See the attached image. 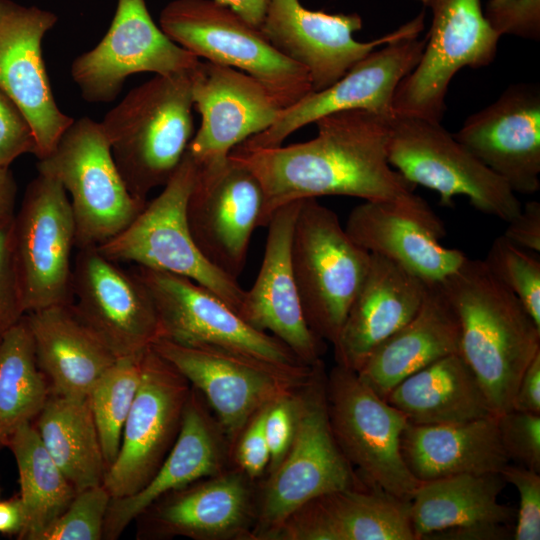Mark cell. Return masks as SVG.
I'll list each match as a JSON object with an SVG mask.
<instances>
[{"label":"cell","instance_id":"1","mask_svg":"<svg viewBox=\"0 0 540 540\" xmlns=\"http://www.w3.org/2000/svg\"><path fill=\"white\" fill-rule=\"evenodd\" d=\"M392 116L345 110L316 120L317 135L308 141L235 147L229 155L245 165L263 189L264 226L278 208L297 200L339 195L378 201L413 195L416 186L387 158Z\"/></svg>","mask_w":540,"mask_h":540},{"label":"cell","instance_id":"2","mask_svg":"<svg viewBox=\"0 0 540 540\" xmlns=\"http://www.w3.org/2000/svg\"><path fill=\"white\" fill-rule=\"evenodd\" d=\"M439 284L457 318L459 354L480 382L493 414L511 410L520 379L540 352V327L483 260L466 257Z\"/></svg>","mask_w":540,"mask_h":540},{"label":"cell","instance_id":"3","mask_svg":"<svg viewBox=\"0 0 540 540\" xmlns=\"http://www.w3.org/2000/svg\"><path fill=\"white\" fill-rule=\"evenodd\" d=\"M191 72L156 75L130 90L101 122L116 167L139 199L169 181L193 137Z\"/></svg>","mask_w":540,"mask_h":540},{"label":"cell","instance_id":"4","mask_svg":"<svg viewBox=\"0 0 540 540\" xmlns=\"http://www.w3.org/2000/svg\"><path fill=\"white\" fill-rule=\"evenodd\" d=\"M355 487L365 486L333 436L321 362L297 391L294 438L263 485L252 540H271L285 520L310 500Z\"/></svg>","mask_w":540,"mask_h":540},{"label":"cell","instance_id":"5","mask_svg":"<svg viewBox=\"0 0 540 540\" xmlns=\"http://www.w3.org/2000/svg\"><path fill=\"white\" fill-rule=\"evenodd\" d=\"M159 24L196 57L256 79L283 109L312 92L302 66L280 53L259 27L214 0H173L162 9Z\"/></svg>","mask_w":540,"mask_h":540},{"label":"cell","instance_id":"6","mask_svg":"<svg viewBox=\"0 0 540 540\" xmlns=\"http://www.w3.org/2000/svg\"><path fill=\"white\" fill-rule=\"evenodd\" d=\"M370 261L371 254L350 238L333 210L315 198L301 200L292 269L306 321L325 342L335 343Z\"/></svg>","mask_w":540,"mask_h":540},{"label":"cell","instance_id":"7","mask_svg":"<svg viewBox=\"0 0 540 540\" xmlns=\"http://www.w3.org/2000/svg\"><path fill=\"white\" fill-rule=\"evenodd\" d=\"M196 172L197 166L186 150L159 195L147 202L124 230L97 249L117 263L130 262L189 278L238 313L245 290L203 256L188 226L186 206Z\"/></svg>","mask_w":540,"mask_h":540},{"label":"cell","instance_id":"8","mask_svg":"<svg viewBox=\"0 0 540 540\" xmlns=\"http://www.w3.org/2000/svg\"><path fill=\"white\" fill-rule=\"evenodd\" d=\"M38 160V173L57 179L70 196L77 249L107 242L124 230L147 203L130 193L101 123L89 117L74 120L55 148Z\"/></svg>","mask_w":540,"mask_h":540},{"label":"cell","instance_id":"9","mask_svg":"<svg viewBox=\"0 0 540 540\" xmlns=\"http://www.w3.org/2000/svg\"><path fill=\"white\" fill-rule=\"evenodd\" d=\"M390 165L407 181L437 192L444 207L464 195L478 211L504 222L522 209L516 193L449 133L441 122L394 114L387 141Z\"/></svg>","mask_w":540,"mask_h":540},{"label":"cell","instance_id":"10","mask_svg":"<svg viewBox=\"0 0 540 540\" xmlns=\"http://www.w3.org/2000/svg\"><path fill=\"white\" fill-rule=\"evenodd\" d=\"M333 436L342 453L371 487L410 501L420 482L407 467L401 437L405 415L377 395L348 368L337 365L325 377Z\"/></svg>","mask_w":540,"mask_h":540},{"label":"cell","instance_id":"11","mask_svg":"<svg viewBox=\"0 0 540 540\" xmlns=\"http://www.w3.org/2000/svg\"><path fill=\"white\" fill-rule=\"evenodd\" d=\"M134 273L155 306L159 338L219 347L296 374L314 370L316 365L304 364L282 341L253 328L222 299L191 279L141 266Z\"/></svg>","mask_w":540,"mask_h":540},{"label":"cell","instance_id":"12","mask_svg":"<svg viewBox=\"0 0 540 540\" xmlns=\"http://www.w3.org/2000/svg\"><path fill=\"white\" fill-rule=\"evenodd\" d=\"M11 247L25 314L73 303L75 224L69 197L54 177L38 173L28 184L13 217Z\"/></svg>","mask_w":540,"mask_h":540},{"label":"cell","instance_id":"13","mask_svg":"<svg viewBox=\"0 0 540 540\" xmlns=\"http://www.w3.org/2000/svg\"><path fill=\"white\" fill-rule=\"evenodd\" d=\"M151 347L200 393L215 413L231 448L262 408L304 386L312 377L208 345L157 339Z\"/></svg>","mask_w":540,"mask_h":540},{"label":"cell","instance_id":"14","mask_svg":"<svg viewBox=\"0 0 540 540\" xmlns=\"http://www.w3.org/2000/svg\"><path fill=\"white\" fill-rule=\"evenodd\" d=\"M432 14L422 56L398 85L393 113L441 122L453 77L463 68L490 65L500 36L489 26L481 0H417Z\"/></svg>","mask_w":540,"mask_h":540},{"label":"cell","instance_id":"15","mask_svg":"<svg viewBox=\"0 0 540 540\" xmlns=\"http://www.w3.org/2000/svg\"><path fill=\"white\" fill-rule=\"evenodd\" d=\"M424 18L421 12L380 38L359 42L354 33L363 21L357 13L330 14L307 9L300 0H269L260 30L280 53L307 71L312 91H320L376 48L419 36Z\"/></svg>","mask_w":540,"mask_h":540},{"label":"cell","instance_id":"16","mask_svg":"<svg viewBox=\"0 0 540 540\" xmlns=\"http://www.w3.org/2000/svg\"><path fill=\"white\" fill-rule=\"evenodd\" d=\"M190 390L188 381L152 347L144 352L120 448L103 481L112 498L134 494L155 474L176 440Z\"/></svg>","mask_w":540,"mask_h":540},{"label":"cell","instance_id":"17","mask_svg":"<svg viewBox=\"0 0 540 540\" xmlns=\"http://www.w3.org/2000/svg\"><path fill=\"white\" fill-rule=\"evenodd\" d=\"M186 216L203 256L238 281L252 234L264 226V193L257 177L230 155L219 164L197 167Z\"/></svg>","mask_w":540,"mask_h":540},{"label":"cell","instance_id":"18","mask_svg":"<svg viewBox=\"0 0 540 540\" xmlns=\"http://www.w3.org/2000/svg\"><path fill=\"white\" fill-rule=\"evenodd\" d=\"M199 61L155 24L145 0H117L108 31L93 49L75 58L71 76L85 101L108 103L135 73H185Z\"/></svg>","mask_w":540,"mask_h":540},{"label":"cell","instance_id":"19","mask_svg":"<svg viewBox=\"0 0 540 540\" xmlns=\"http://www.w3.org/2000/svg\"><path fill=\"white\" fill-rule=\"evenodd\" d=\"M72 270L73 308L116 358L141 354L160 337L155 306L134 272L97 247L78 249Z\"/></svg>","mask_w":540,"mask_h":540},{"label":"cell","instance_id":"20","mask_svg":"<svg viewBox=\"0 0 540 540\" xmlns=\"http://www.w3.org/2000/svg\"><path fill=\"white\" fill-rule=\"evenodd\" d=\"M426 37L400 39L375 49L329 87L312 91L285 108L266 130L239 146L246 149L272 148L298 129L326 115L353 109L392 116L393 98L400 82L418 64Z\"/></svg>","mask_w":540,"mask_h":540},{"label":"cell","instance_id":"21","mask_svg":"<svg viewBox=\"0 0 540 540\" xmlns=\"http://www.w3.org/2000/svg\"><path fill=\"white\" fill-rule=\"evenodd\" d=\"M57 21L52 11L0 0V90L30 123L38 159L74 121L56 104L42 56V40Z\"/></svg>","mask_w":540,"mask_h":540},{"label":"cell","instance_id":"22","mask_svg":"<svg viewBox=\"0 0 540 540\" xmlns=\"http://www.w3.org/2000/svg\"><path fill=\"white\" fill-rule=\"evenodd\" d=\"M191 81L201 125L187 152L197 167L225 161L235 147L270 127L283 110L256 79L228 66L199 61Z\"/></svg>","mask_w":540,"mask_h":540},{"label":"cell","instance_id":"23","mask_svg":"<svg viewBox=\"0 0 540 540\" xmlns=\"http://www.w3.org/2000/svg\"><path fill=\"white\" fill-rule=\"evenodd\" d=\"M345 230L370 254L385 257L427 283L441 282L466 255L441 244L446 230L415 193L399 200L365 201L350 212Z\"/></svg>","mask_w":540,"mask_h":540},{"label":"cell","instance_id":"24","mask_svg":"<svg viewBox=\"0 0 540 540\" xmlns=\"http://www.w3.org/2000/svg\"><path fill=\"white\" fill-rule=\"evenodd\" d=\"M250 480L238 468L174 490L148 507L138 539L252 540L257 501Z\"/></svg>","mask_w":540,"mask_h":540},{"label":"cell","instance_id":"25","mask_svg":"<svg viewBox=\"0 0 540 540\" xmlns=\"http://www.w3.org/2000/svg\"><path fill=\"white\" fill-rule=\"evenodd\" d=\"M455 139L502 178L515 193L540 189V87L510 85L470 115Z\"/></svg>","mask_w":540,"mask_h":540},{"label":"cell","instance_id":"26","mask_svg":"<svg viewBox=\"0 0 540 540\" xmlns=\"http://www.w3.org/2000/svg\"><path fill=\"white\" fill-rule=\"evenodd\" d=\"M301 200L278 208L268 222L265 251L257 278L238 314L253 328L288 346L306 365L321 363L325 341L309 327L291 263V242Z\"/></svg>","mask_w":540,"mask_h":540},{"label":"cell","instance_id":"27","mask_svg":"<svg viewBox=\"0 0 540 540\" xmlns=\"http://www.w3.org/2000/svg\"><path fill=\"white\" fill-rule=\"evenodd\" d=\"M205 405L200 393L191 387L173 446L140 490L111 499L103 539H118L132 521L164 495L225 470L232 448Z\"/></svg>","mask_w":540,"mask_h":540},{"label":"cell","instance_id":"28","mask_svg":"<svg viewBox=\"0 0 540 540\" xmlns=\"http://www.w3.org/2000/svg\"><path fill=\"white\" fill-rule=\"evenodd\" d=\"M429 284L371 254L366 277L333 344L336 364L357 372L382 342L416 315Z\"/></svg>","mask_w":540,"mask_h":540},{"label":"cell","instance_id":"29","mask_svg":"<svg viewBox=\"0 0 540 540\" xmlns=\"http://www.w3.org/2000/svg\"><path fill=\"white\" fill-rule=\"evenodd\" d=\"M271 540H416L410 501L372 487L314 498L293 512Z\"/></svg>","mask_w":540,"mask_h":540},{"label":"cell","instance_id":"30","mask_svg":"<svg viewBox=\"0 0 540 540\" xmlns=\"http://www.w3.org/2000/svg\"><path fill=\"white\" fill-rule=\"evenodd\" d=\"M24 316L51 394L87 398L96 380L117 358L78 317L72 303Z\"/></svg>","mask_w":540,"mask_h":540},{"label":"cell","instance_id":"31","mask_svg":"<svg viewBox=\"0 0 540 540\" xmlns=\"http://www.w3.org/2000/svg\"><path fill=\"white\" fill-rule=\"evenodd\" d=\"M453 353H459L457 318L439 282L430 283L416 315L382 342L356 373L385 399L403 379Z\"/></svg>","mask_w":540,"mask_h":540},{"label":"cell","instance_id":"32","mask_svg":"<svg viewBox=\"0 0 540 540\" xmlns=\"http://www.w3.org/2000/svg\"><path fill=\"white\" fill-rule=\"evenodd\" d=\"M401 451L419 482L458 474L500 473L510 463L496 415L453 424L408 423Z\"/></svg>","mask_w":540,"mask_h":540},{"label":"cell","instance_id":"33","mask_svg":"<svg viewBox=\"0 0 540 540\" xmlns=\"http://www.w3.org/2000/svg\"><path fill=\"white\" fill-rule=\"evenodd\" d=\"M384 400L415 425L461 423L494 415L480 382L459 353L409 375Z\"/></svg>","mask_w":540,"mask_h":540},{"label":"cell","instance_id":"34","mask_svg":"<svg viewBox=\"0 0 540 540\" xmlns=\"http://www.w3.org/2000/svg\"><path fill=\"white\" fill-rule=\"evenodd\" d=\"M505 483L500 473L458 474L420 482L410 500L416 540L451 529L511 524L516 510L498 501Z\"/></svg>","mask_w":540,"mask_h":540},{"label":"cell","instance_id":"35","mask_svg":"<svg viewBox=\"0 0 540 540\" xmlns=\"http://www.w3.org/2000/svg\"><path fill=\"white\" fill-rule=\"evenodd\" d=\"M36 419L46 450L76 492L103 484L107 465L87 398L50 394Z\"/></svg>","mask_w":540,"mask_h":540},{"label":"cell","instance_id":"36","mask_svg":"<svg viewBox=\"0 0 540 540\" xmlns=\"http://www.w3.org/2000/svg\"><path fill=\"white\" fill-rule=\"evenodd\" d=\"M7 448L16 461L19 499L25 517L18 538L40 540L47 528L66 510L76 490L49 455L32 423L22 425Z\"/></svg>","mask_w":540,"mask_h":540},{"label":"cell","instance_id":"37","mask_svg":"<svg viewBox=\"0 0 540 540\" xmlns=\"http://www.w3.org/2000/svg\"><path fill=\"white\" fill-rule=\"evenodd\" d=\"M24 315L0 337V450L37 418L51 394Z\"/></svg>","mask_w":540,"mask_h":540},{"label":"cell","instance_id":"38","mask_svg":"<svg viewBox=\"0 0 540 540\" xmlns=\"http://www.w3.org/2000/svg\"><path fill=\"white\" fill-rule=\"evenodd\" d=\"M144 352L117 358L87 396L107 469L120 448L124 424L140 384Z\"/></svg>","mask_w":540,"mask_h":540},{"label":"cell","instance_id":"39","mask_svg":"<svg viewBox=\"0 0 540 540\" xmlns=\"http://www.w3.org/2000/svg\"><path fill=\"white\" fill-rule=\"evenodd\" d=\"M535 254L502 235L493 240L483 262L540 327V260Z\"/></svg>","mask_w":540,"mask_h":540},{"label":"cell","instance_id":"40","mask_svg":"<svg viewBox=\"0 0 540 540\" xmlns=\"http://www.w3.org/2000/svg\"><path fill=\"white\" fill-rule=\"evenodd\" d=\"M112 497L103 484L76 492L40 540H101Z\"/></svg>","mask_w":540,"mask_h":540},{"label":"cell","instance_id":"41","mask_svg":"<svg viewBox=\"0 0 540 540\" xmlns=\"http://www.w3.org/2000/svg\"><path fill=\"white\" fill-rule=\"evenodd\" d=\"M497 425L509 460L540 473V414L509 410Z\"/></svg>","mask_w":540,"mask_h":540},{"label":"cell","instance_id":"42","mask_svg":"<svg viewBox=\"0 0 540 540\" xmlns=\"http://www.w3.org/2000/svg\"><path fill=\"white\" fill-rule=\"evenodd\" d=\"M512 484L520 498L513 528L514 540L540 539V474L522 465L507 464L500 472Z\"/></svg>","mask_w":540,"mask_h":540},{"label":"cell","instance_id":"43","mask_svg":"<svg viewBox=\"0 0 540 540\" xmlns=\"http://www.w3.org/2000/svg\"><path fill=\"white\" fill-rule=\"evenodd\" d=\"M483 13L500 37L540 40V0H488Z\"/></svg>","mask_w":540,"mask_h":540},{"label":"cell","instance_id":"44","mask_svg":"<svg viewBox=\"0 0 540 540\" xmlns=\"http://www.w3.org/2000/svg\"><path fill=\"white\" fill-rule=\"evenodd\" d=\"M24 154H37L32 127L17 105L0 90V167Z\"/></svg>","mask_w":540,"mask_h":540},{"label":"cell","instance_id":"45","mask_svg":"<svg viewBox=\"0 0 540 540\" xmlns=\"http://www.w3.org/2000/svg\"><path fill=\"white\" fill-rule=\"evenodd\" d=\"M298 390L267 406L265 435L270 451V472L280 464L292 444L296 428Z\"/></svg>","mask_w":540,"mask_h":540},{"label":"cell","instance_id":"46","mask_svg":"<svg viewBox=\"0 0 540 540\" xmlns=\"http://www.w3.org/2000/svg\"><path fill=\"white\" fill-rule=\"evenodd\" d=\"M267 406L251 418L236 440L232 451L237 468L252 481L268 469L270 462V451L265 435Z\"/></svg>","mask_w":540,"mask_h":540},{"label":"cell","instance_id":"47","mask_svg":"<svg viewBox=\"0 0 540 540\" xmlns=\"http://www.w3.org/2000/svg\"><path fill=\"white\" fill-rule=\"evenodd\" d=\"M12 221L0 225V337L25 314L12 255Z\"/></svg>","mask_w":540,"mask_h":540},{"label":"cell","instance_id":"48","mask_svg":"<svg viewBox=\"0 0 540 540\" xmlns=\"http://www.w3.org/2000/svg\"><path fill=\"white\" fill-rule=\"evenodd\" d=\"M516 246L540 253V202H527L520 213L508 222L503 234Z\"/></svg>","mask_w":540,"mask_h":540},{"label":"cell","instance_id":"49","mask_svg":"<svg viewBox=\"0 0 540 540\" xmlns=\"http://www.w3.org/2000/svg\"><path fill=\"white\" fill-rule=\"evenodd\" d=\"M511 410L540 414V352L525 369L513 396Z\"/></svg>","mask_w":540,"mask_h":540},{"label":"cell","instance_id":"50","mask_svg":"<svg viewBox=\"0 0 540 540\" xmlns=\"http://www.w3.org/2000/svg\"><path fill=\"white\" fill-rule=\"evenodd\" d=\"M513 536L510 524H484L433 533L425 539L499 540Z\"/></svg>","mask_w":540,"mask_h":540},{"label":"cell","instance_id":"51","mask_svg":"<svg viewBox=\"0 0 540 540\" xmlns=\"http://www.w3.org/2000/svg\"><path fill=\"white\" fill-rule=\"evenodd\" d=\"M24 511L19 497L0 502V532L20 535L24 527Z\"/></svg>","mask_w":540,"mask_h":540},{"label":"cell","instance_id":"52","mask_svg":"<svg viewBox=\"0 0 540 540\" xmlns=\"http://www.w3.org/2000/svg\"><path fill=\"white\" fill-rule=\"evenodd\" d=\"M17 186L9 167H0V225L14 217Z\"/></svg>","mask_w":540,"mask_h":540},{"label":"cell","instance_id":"53","mask_svg":"<svg viewBox=\"0 0 540 540\" xmlns=\"http://www.w3.org/2000/svg\"><path fill=\"white\" fill-rule=\"evenodd\" d=\"M225 5L256 27L261 26L269 0H214Z\"/></svg>","mask_w":540,"mask_h":540}]
</instances>
